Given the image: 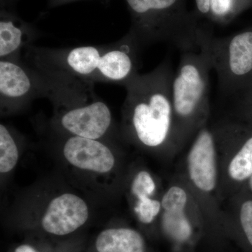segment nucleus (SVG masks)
<instances>
[{
  "instance_id": "1",
  "label": "nucleus",
  "mask_w": 252,
  "mask_h": 252,
  "mask_svg": "<svg viewBox=\"0 0 252 252\" xmlns=\"http://www.w3.org/2000/svg\"><path fill=\"white\" fill-rule=\"evenodd\" d=\"M141 49L129 32L108 45L56 49L32 44L25 50L28 65L39 72L125 86L140 74Z\"/></svg>"
},
{
  "instance_id": "2",
  "label": "nucleus",
  "mask_w": 252,
  "mask_h": 252,
  "mask_svg": "<svg viewBox=\"0 0 252 252\" xmlns=\"http://www.w3.org/2000/svg\"><path fill=\"white\" fill-rule=\"evenodd\" d=\"M173 75L171 61L166 59L124 86L123 130L131 142L152 150L177 145L171 98Z\"/></svg>"
},
{
  "instance_id": "3",
  "label": "nucleus",
  "mask_w": 252,
  "mask_h": 252,
  "mask_svg": "<svg viewBox=\"0 0 252 252\" xmlns=\"http://www.w3.org/2000/svg\"><path fill=\"white\" fill-rule=\"evenodd\" d=\"M44 75V97L54 109L55 128L64 135L102 140L112 129L110 109L94 83L61 74Z\"/></svg>"
},
{
  "instance_id": "4",
  "label": "nucleus",
  "mask_w": 252,
  "mask_h": 252,
  "mask_svg": "<svg viewBox=\"0 0 252 252\" xmlns=\"http://www.w3.org/2000/svg\"><path fill=\"white\" fill-rule=\"evenodd\" d=\"M132 17L131 34L141 47L165 43L181 52L199 51L202 25L187 0H126Z\"/></svg>"
},
{
  "instance_id": "5",
  "label": "nucleus",
  "mask_w": 252,
  "mask_h": 252,
  "mask_svg": "<svg viewBox=\"0 0 252 252\" xmlns=\"http://www.w3.org/2000/svg\"><path fill=\"white\" fill-rule=\"evenodd\" d=\"M212 69L205 51L182 52L174 73L171 98L177 144L182 143L207 123L210 114L209 86Z\"/></svg>"
},
{
  "instance_id": "6",
  "label": "nucleus",
  "mask_w": 252,
  "mask_h": 252,
  "mask_svg": "<svg viewBox=\"0 0 252 252\" xmlns=\"http://www.w3.org/2000/svg\"><path fill=\"white\" fill-rule=\"evenodd\" d=\"M199 49L208 55L217 73L219 91L229 98L252 81V26L230 36L218 37L203 26Z\"/></svg>"
},
{
  "instance_id": "7",
  "label": "nucleus",
  "mask_w": 252,
  "mask_h": 252,
  "mask_svg": "<svg viewBox=\"0 0 252 252\" xmlns=\"http://www.w3.org/2000/svg\"><path fill=\"white\" fill-rule=\"evenodd\" d=\"M89 207L85 200L72 193H63L50 200L42 215L21 228L26 235L55 239L78 236L89 221Z\"/></svg>"
},
{
  "instance_id": "8",
  "label": "nucleus",
  "mask_w": 252,
  "mask_h": 252,
  "mask_svg": "<svg viewBox=\"0 0 252 252\" xmlns=\"http://www.w3.org/2000/svg\"><path fill=\"white\" fill-rule=\"evenodd\" d=\"M42 74L20 60H0L1 115L12 114L43 97Z\"/></svg>"
},
{
  "instance_id": "9",
  "label": "nucleus",
  "mask_w": 252,
  "mask_h": 252,
  "mask_svg": "<svg viewBox=\"0 0 252 252\" xmlns=\"http://www.w3.org/2000/svg\"><path fill=\"white\" fill-rule=\"evenodd\" d=\"M217 146L213 127L205 124L195 134L187 156L189 178L195 188L203 193H212L217 187Z\"/></svg>"
},
{
  "instance_id": "10",
  "label": "nucleus",
  "mask_w": 252,
  "mask_h": 252,
  "mask_svg": "<svg viewBox=\"0 0 252 252\" xmlns=\"http://www.w3.org/2000/svg\"><path fill=\"white\" fill-rule=\"evenodd\" d=\"M62 152L66 161L81 171L96 175L110 173L117 159L103 140L65 135Z\"/></svg>"
},
{
  "instance_id": "11",
  "label": "nucleus",
  "mask_w": 252,
  "mask_h": 252,
  "mask_svg": "<svg viewBox=\"0 0 252 252\" xmlns=\"http://www.w3.org/2000/svg\"><path fill=\"white\" fill-rule=\"evenodd\" d=\"M88 252H151L144 235L126 225H111L97 233Z\"/></svg>"
},
{
  "instance_id": "12",
  "label": "nucleus",
  "mask_w": 252,
  "mask_h": 252,
  "mask_svg": "<svg viewBox=\"0 0 252 252\" xmlns=\"http://www.w3.org/2000/svg\"><path fill=\"white\" fill-rule=\"evenodd\" d=\"M35 34L23 23L9 17L0 21V60H20V53L32 44Z\"/></svg>"
},
{
  "instance_id": "13",
  "label": "nucleus",
  "mask_w": 252,
  "mask_h": 252,
  "mask_svg": "<svg viewBox=\"0 0 252 252\" xmlns=\"http://www.w3.org/2000/svg\"><path fill=\"white\" fill-rule=\"evenodd\" d=\"M185 211H162L160 220V231L175 247L177 252H182L183 248L193 245L198 237L195 226Z\"/></svg>"
},
{
  "instance_id": "14",
  "label": "nucleus",
  "mask_w": 252,
  "mask_h": 252,
  "mask_svg": "<svg viewBox=\"0 0 252 252\" xmlns=\"http://www.w3.org/2000/svg\"><path fill=\"white\" fill-rule=\"evenodd\" d=\"M84 242L81 237L55 239L35 235H26L9 252H82Z\"/></svg>"
},
{
  "instance_id": "15",
  "label": "nucleus",
  "mask_w": 252,
  "mask_h": 252,
  "mask_svg": "<svg viewBox=\"0 0 252 252\" xmlns=\"http://www.w3.org/2000/svg\"><path fill=\"white\" fill-rule=\"evenodd\" d=\"M243 140L228 166V175L235 182H243L252 176V132Z\"/></svg>"
},
{
  "instance_id": "16",
  "label": "nucleus",
  "mask_w": 252,
  "mask_h": 252,
  "mask_svg": "<svg viewBox=\"0 0 252 252\" xmlns=\"http://www.w3.org/2000/svg\"><path fill=\"white\" fill-rule=\"evenodd\" d=\"M252 7V0H211L208 21L227 25Z\"/></svg>"
},
{
  "instance_id": "17",
  "label": "nucleus",
  "mask_w": 252,
  "mask_h": 252,
  "mask_svg": "<svg viewBox=\"0 0 252 252\" xmlns=\"http://www.w3.org/2000/svg\"><path fill=\"white\" fill-rule=\"evenodd\" d=\"M19 159V148L9 127L0 125V172L6 175L12 171Z\"/></svg>"
},
{
  "instance_id": "18",
  "label": "nucleus",
  "mask_w": 252,
  "mask_h": 252,
  "mask_svg": "<svg viewBox=\"0 0 252 252\" xmlns=\"http://www.w3.org/2000/svg\"><path fill=\"white\" fill-rule=\"evenodd\" d=\"M139 223L144 226L153 224L162 211L161 202L154 197L135 200L132 207Z\"/></svg>"
},
{
  "instance_id": "19",
  "label": "nucleus",
  "mask_w": 252,
  "mask_h": 252,
  "mask_svg": "<svg viewBox=\"0 0 252 252\" xmlns=\"http://www.w3.org/2000/svg\"><path fill=\"white\" fill-rule=\"evenodd\" d=\"M157 184L152 175L147 170H140L132 179L130 193L135 200L154 197Z\"/></svg>"
},
{
  "instance_id": "20",
  "label": "nucleus",
  "mask_w": 252,
  "mask_h": 252,
  "mask_svg": "<svg viewBox=\"0 0 252 252\" xmlns=\"http://www.w3.org/2000/svg\"><path fill=\"white\" fill-rule=\"evenodd\" d=\"M160 202L162 211L186 210L189 203L188 193L180 186H172L162 195Z\"/></svg>"
},
{
  "instance_id": "21",
  "label": "nucleus",
  "mask_w": 252,
  "mask_h": 252,
  "mask_svg": "<svg viewBox=\"0 0 252 252\" xmlns=\"http://www.w3.org/2000/svg\"><path fill=\"white\" fill-rule=\"evenodd\" d=\"M240 227L244 240L252 250V200L242 205L240 212Z\"/></svg>"
},
{
  "instance_id": "22",
  "label": "nucleus",
  "mask_w": 252,
  "mask_h": 252,
  "mask_svg": "<svg viewBox=\"0 0 252 252\" xmlns=\"http://www.w3.org/2000/svg\"><path fill=\"white\" fill-rule=\"evenodd\" d=\"M234 101L237 107L243 109L252 115V81L243 90L229 97Z\"/></svg>"
},
{
  "instance_id": "23",
  "label": "nucleus",
  "mask_w": 252,
  "mask_h": 252,
  "mask_svg": "<svg viewBox=\"0 0 252 252\" xmlns=\"http://www.w3.org/2000/svg\"><path fill=\"white\" fill-rule=\"evenodd\" d=\"M211 0H194L195 10L194 14L199 20H208Z\"/></svg>"
},
{
  "instance_id": "24",
  "label": "nucleus",
  "mask_w": 252,
  "mask_h": 252,
  "mask_svg": "<svg viewBox=\"0 0 252 252\" xmlns=\"http://www.w3.org/2000/svg\"><path fill=\"white\" fill-rule=\"evenodd\" d=\"M249 185H250V189L252 190V176L249 179Z\"/></svg>"
}]
</instances>
